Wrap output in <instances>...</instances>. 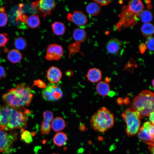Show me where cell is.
<instances>
[{
    "instance_id": "cell-1",
    "label": "cell",
    "mask_w": 154,
    "mask_h": 154,
    "mask_svg": "<svg viewBox=\"0 0 154 154\" xmlns=\"http://www.w3.org/2000/svg\"><path fill=\"white\" fill-rule=\"evenodd\" d=\"M19 111L6 104L0 108V125L6 131L20 129L24 130L27 125L28 117L26 115L29 112Z\"/></svg>"
},
{
    "instance_id": "cell-2",
    "label": "cell",
    "mask_w": 154,
    "mask_h": 154,
    "mask_svg": "<svg viewBox=\"0 0 154 154\" xmlns=\"http://www.w3.org/2000/svg\"><path fill=\"white\" fill-rule=\"evenodd\" d=\"M31 90L23 83L18 84L15 88L8 90L2 96L6 104L16 109L30 105L33 97Z\"/></svg>"
},
{
    "instance_id": "cell-3",
    "label": "cell",
    "mask_w": 154,
    "mask_h": 154,
    "mask_svg": "<svg viewBox=\"0 0 154 154\" xmlns=\"http://www.w3.org/2000/svg\"><path fill=\"white\" fill-rule=\"evenodd\" d=\"M154 93L145 90L141 91L133 100L130 108L137 112L141 119L149 116L154 112Z\"/></svg>"
},
{
    "instance_id": "cell-4",
    "label": "cell",
    "mask_w": 154,
    "mask_h": 154,
    "mask_svg": "<svg viewBox=\"0 0 154 154\" xmlns=\"http://www.w3.org/2000/svg\"><path fill=\"white\" fill-rule=\"evenodd\" d=\"M115 123L114 115L106 108H100L90 119L91 127L100 133H104L112 127Z\"/></svg>"
},
{
    "instance_id": "cell-5",
    "label": "cell",
    "mask_w": 154,
    "mask_h": 154,
    "mask_svg": "<svg viewBox=\"0 0 154 154\" xmlns=\"http://www.w3.org/2000/svg\"><path fill=\"white\" fill-rule=\"evenodd\" d=\"M122 117L126 125V132L127 135L130 137L137 134L141 127V119L139 114L128 108L122 113Z\"/></svg>"
},
{
    "instance_id": "cell-6",
    "label": "cell",
    "mask_w": 154,
    "mask_h": 154,
    "mask_svg": "<svg viewBox=\"0 0 154 154\" xmlns=\"http://www.w3.org/2000/svg\"><path fill=\"white\" fill-rule=\"evenodd\" d=\"M5 129L0 125V152L6 154L11 153L13 144L17 138L15 133H8Z\"/></svg>"
},
{
    "instance_id": "cell-7",
    "label": "cell",
    "mask_w": 154,
    "mask_h": 154,
    "mask_svg": "<svg viewBox=\"0 0 154 154\" xmlns=\"http://www.w3.org/2000/svg\"><path fill=\"white\" fill-rule=\"evenodd\" d=\"M42 96L45 100L49 102L59 100L63 96V92L60 87L56 84L50 83L44 88Z\"/></svg>"
},
{
    "instance_id": "cell-8",
    "label": "cell",
    "mask_w": 154,
    "mask_h": 154,
    "mask_svg": "<svg viewBox=\"0 0 154 154\" xmlns=\"http://www.w3.org/2000/svg\"><path fill=\"white\" fill-rule=\"evenodd\" d=\"M154 125L149 121L145 122L138 133L139 138L149 145H154Z\"/></svg>"
},
{
    "instance_id": "cell-9",
    "label": "cell",
    "mask_w": 154,
    "mask_h": 154,
    "mask_svg": "<svg viewBox=\"0 0 154 154\" xmlns=\"http://www.w3.org/2000/svg\"><path fill=\"white\" fill-rule=\"evenodd\" d=\"M56 5V2L53 0L37 1L33 2L32 4V7L37 9L43 17L50 15Z\"/></svg>"
},
{
    "instance_id": "cell-10",
    "label": "cell",
    "mask_w": 154,
    "mask_h": 154,
    "mask_svg": "<svg viewBox=\"0 0 154 154\" xmlns=\"http://www.w3.org/2000/svg\"><path fill=\"white\" fill-rule=\"evenodd\" d=\"M139 15L134 13L129 10L127 6L124 7L120 15L121 19L117 25V27L121 28L122 26L127 27L134 25L137 22Z\"/></svg>"
},
{
    "instance_id": "cell-11",
    "label": "cell",
    "mask_w": 154,
    "mask_h": 154,
    "mask_svg": "<svg viewBox=\"0 0 154 154\" xmlns=\"http://www.w3.org/2000/svg\"><path fill=\"white\" fill-rule=\"evenodd\" d=\"M63 54L62 46L56 43L49 44L47 47L45 58L48 61L58 60Z\"/></svg>"
},
{
    "instance_id": "cell-12",
    "label": "cell",
    "mask_w": 154,
    "mask_h": 154,
    "mask_svg": "<svg viewBox=\"0 0 154 154\" xmlns=\"http://www.w3.org/2000/svg\"><path fill=\"white\" fill-rule=\"evenodd\" d=\"M67 19L68 21L80 27L85 25L88 21L86 15L80 10H75L72 13H68Z\"/></svg>"
},
{
    "instance_id": "cell-13",
    "label": "cell",
    "mask_w": 154,
    "mask_h": 154,
    "mask_svg": "<svg viewBox=\"0 0 154 154\" xmlns=\"http://www.w3.org/2000/svg\"><path fill=\"white\" fill-rule=\"evenodd\" d=\"M122 43L118 39L114 38L110 39L107 43L106 50L110 53L114 55L118 54L122 50Z\"/></svg>"
},
{
    "instance_id": "cell-14",
    "label": "cell",
    "mask_w": 154,
    "mask_h": 154,
    "mask_svg": "<svg viewBox=\"0 0 154 154\" xmlns=\"http://www.w3.org/2000/svg\"><path fill=\"white\" fill-rule=\"evenodd\" d=\"M62 76V73L60 70L54 66L50 67L47 71V78L50 83L56 84L58 83L61 80Z\"/></svg>"
},
{
    "instance_id": "cell-15",
    "label": "cell",
    "mask_w": 154,
    "mask_h": 154,
    "mask_svg": "<svg viewBox=\"0 0 154 154\" xmlns=\"http://www.w3.org/2000/svg\"><path fill=\"white\" fill-rule=\"evenodd\" d=\"M102 76L101 71L96 68H93L89 69L86 75L88 80L92 83H96L99 82L102 79Z\"/></svg>"
},
{
    "instance_id": "cell-16",
    "label": "cell",
    "mask_w": 154,
    "mask_h": 154,
    "mask_svg": "<svg viewBox=\"0 0 154 154\" xmlns=\"http://www.w3.org/2000/svg\"><path fill=\"white\" fill-rule=\"evenodd\" d=\"M127 7L128 9L132 12L138 15H139L143 10L144 7L143 3L139 0L130 1Z\"/></svg>"
},
{
    "instance_id": "cell-17",
    "label": "cell",
    "mask_w": 154,
    "mask_h": 154,
    "mask_svg": "<svg viewBox=\"0 0 154 154\" xmlns=\"http://www.w3.org/2000/svg\"><path fill=\"white\" fill-rule=\"evenodd\" d=\"M50 125L51 128L55 132H58L63 130L66 126L64 120L60 117H57L53 119Z\"/></svg>"
},
{
    "instance_id": "cell-18",
    "label": "cell",
    "mask_w": 154,
    "mask_h": 154,
    "mask_svg": "<svg viewBox=\"0 0 154 154\" xmlns=\"http://www.w3.org/2000/svg\"><path fill=\"white\" fill-rule=\"evenodd\" d=\"M97 93L102 96H108L110 92V86L108 82L101 81L97 84L96 87Z\"/></svg>"
},
{
    "instance_id": "cell-19",
    "label": "cell",
    "mask_w": 154,
    "mask_h": 154,
    "mask_svg": "<svg viewBox=\"0 0 154 154\" xmlns=\"http://www.w3.org/2000/svg\"><path fill=\"white\" fill-rule=\"evenodd\" d=\"M72 36L76 42H84L87 37V33L83 29L78 28L73 32Z\"/></svg>"
},
{
    "instance_id": "cell-20",
    "label": "cell",
    "mask_w": 154,
    "mask_h": 154,
    "mask_svg": "<svg viewBox=\"0 0 154 154\" xmlns=\"http://www.w3.org/2000/svg\"><path fill=\"white\" fill-rule=\"evenodd\" d=\"M67 140V137L66 135L62 132L57 133L53 138L54 143L58 147L65 145Z\"/></svg>"
},
{
    "instance_id": "cell-21",
    "label": "cell",
    "mask_w": 154,
    "mask_h": 154,
    "mask_svg": "<svg viewBox=\"0 0 154 154\" xmlns=\"http://www.w3.org/2000/svg\"><path fill=\"white\" fill-rule=\"evenodd\" d=\"M51 28L53 33L57 36L62 35L66 31L65 25L63 23L59 21L53 23L51 25Z\"/></svg>"
},
{
    "instance_id": "cell-22",
    "label": "cell",
    "mask_w": 154,
    "mask_h": 154,
    "mask_svg": "<svg viewBox=\"0 0 154 154\" xmlns=\"http://www.w3.org/2000/svg\"><path fill=\"white\" fill-rule=\"evenodd\" d=\"M8 59L13 63H16L22 59L21 53L17 50L13 49L10 50L7 56Z\"/></svg>"
},
{
    "instance_id": "cell-23",
    "label": "cell",
    "mask_w": 154,
    "mask_h": 154,
    "mask_svg": "<svg viewBox=\"0 0 154 154\" xmlns=\"http://www.w3.org/2000/svg\"><path fill=\"white\" fill-rule=\"evenodd\" d=\"M100 6L95 2L88 3L86 7L87 13L90 15L95 16L98 15L100 11Z\"/></svg>"
},
{
    "instance_id": "cell-24",
    "label": "cell",
    "mask_w": 154,
    "mask_h": 154,
    "mask_svg": "<svg viewBox=\"0 0 154 154\" xmlns=\"http://www.w3.org/2000/svg\"><path fill=\"white\" fill-rule=\"evenodd\" d=\"M26 22L28 27L32 29L37 27L40 23V20L38 16L36 15H32L27 18Z\"/></svg>"
},
{
    "instance_id": "cell-25",
    "label": "cell",
    "mask_w": 154,
    "mask_h": 154,
    "mask_svg": "<svg viewBox=\"0 0 154 154\" xmlns=\"http://www.w3.org/2000/svg\"><path fill=\"white\" fill-rule=\"evenodd\" d=\"M154 26L150 23L143 24L141 28V31L143 35L145 37H150L154 33Z\"/></svg>"
},
{
    "instance_id": "cell-26",
    "label": "cell",
    "mask_w": 154,
    "mask_h": 154,
    "mask_svg": "<svg viewBox=\"0 0 154 154\" xmlns=\"http://www.w3.org/2000/svg\"><path fill=\"white\" fill-rule=\"evenodd\" d=\"M139 16L141 21L144 23H149L153 18L152 13L147 10H143L139 14Z\"/></svg>"
},
{
    "instance_id": "cell-27",
    "label": "cell",
    "mask_w": 154,
    "mask_h": 154,
    "mask_svg": "<svg viewBox=\"0 0 154 154\" xmlns=\"http://www.w3.org/2000/svg\"><path fill=\"white\" fill-rule=\"evenodd\" d=\"M51 122L48 120L43 119L40 129L42 134L46 135L50 132L51 128L50 124Z\"/></svg>"
},
{
    "instance_id": "cell-28",
    "label": "cell",
    "mask_w": 154,
    "mask_h": 154,
    "mask_svg": "<svg viewBox=\"0 0 154 154\" xmlns=\"http://www.w3.org/2000/svg\"><path fill=\"white\" fill-rule=\"evenodd\" d=\"M15 48L18 50H22L26 48L27 46V42L24 38L19 37L17 38L14 42Z\"/></svg>"
},
{
    "instance_id": "cell-29",
    "label": "cell",
    "mask_w": 154,
    "mask_h": 154,
    "mask_svg": "<svg viewBox=\"0 0 154 154\" xmlns=\"http://www.w3.org/2000/svg\"><path fill=\"white\" fill-rule=\"evenodd\" d=\"M21 139L27 144H29L33 141V139L31 133L27 130L22 131Z\"/></svg>"
},
{
    "instance_id": "cell-30",
    "label": "cell",
    "mask_w": 154,
    "mask_h": 154,
    "mask_svg": "<svg viewBox=\"0 0 154 154\" xmlns=\"http://www.w3.org/2000/svg\"><path fill=\"white\" fill-rule=\"evenodd\" d=\"M80 46V43L76 42L69 45L68 48L71 54L78 52Z\"/></svg>"
},
{
    "instance_id": "cell-31",
    "label": "cell",
    "mask_w": 154,
    "mask_h": 154,
    "mask_svg": "<svg viewBox=\"0 0 154 154\" xmlns=\"http://www.w3.org/2000/svg\"><path fill=\"white\" fill-rule=\"evenodd\" d=\"M154 38L151 37H148L145 42L147 48L151 51H154Z\"/></svg>"
},
{
    "instance_id": "cell-32",
    "label": "cell",
    "mask_w": 154,
    "mask_h": 154,
    "mask_svg": "<svg viewBox=\"0 0 154 154\" xmlns=\"http://www.w3.org/2000/svg\"><path fill=\"white\" fill-rule=\"evenodd\" d=\"M9 37L6 33H0V47L5 46L8 43Z\"/></svg>"
},
{
    "instance_id": "cell-33",
    "label": "cell",
    "mask_w": 154,
    "mask_h": 154,
    "mask_svg": "<svg viewBox=\"0 0 154 154\" xmlns=\"http://www.w3.org/2000/svg\"><path fill=\"white\" fill-rule=\"evenodd\" d=\"M8 19L7 15L5 13L0 12V27H3L6 25Z\"/></svg>"
},
{
    "instance_id": "cell-34",
    "label": "cell",
    "mask_w": 154,
    "mask_h": 154,
    "mask_svg": "<svg viewBox=\"0 0 154 154\" xmlns=\"http://www.w3.org/2000/svg\"><path fill=\"white\" fill-rule=\"evenodd\" d=\"M54 117L53 113L50 111L47 110L44 112L43 114L44 119L49 120L51 122L53 119Z\"/></svg>"
},
{
    "instance_id": "cell-35",
    "label": "cell",
    "mask_w": 154,
    "mask_h": 154,
    "mask_svg": "<svg viewBox=\"0 0 154 154\" xmlns=\"http://www.w3.org/2000/svg\"><path fill=\"white\" fill-rule=\"evenodd\" d=\"M33 85L36 86L37 87L42 88H44L46 86L44 82L40 79L35 80L34 82Z\"/></svg>"
},
{
    "instance_id": "cell-36",
    "label": "cell",
    "mask_w": 154,
    "mask_h": 154,
    "mask_svg": "<svg viewBox=\"0 0 154 154\" xmlns=\"http://www.w3.org/2000/svg\"><path fill=\"white\" fill-rule=\"evenodd\" d=\"M94 2L97 3L99 5L101 6H106L110 4L112 1V0H94Z\"/></svg>"
},
{
    "instance_id": "cell-37",
    "label": "cell",
    "mask_w": 154,
    "mask_h": 154,
    "mask_svg": "<svg viewBox=\"0 0 154 154\" xmlns=\"http://www.w3.org/2000/svg\"><path fill=\"white\" fill-rule=\"evenodd\" d=\"M147 47L145 44L144 43H141L139 46V49L140 52L143 54L145 51Z\"/></svg>"
},
{
    "instance_id": "cell-38",
    "label": "cell",
    "mask_w": 154,
    "mask_h": 154,
    "mask_svg": "<svg viewBox=\"0 0 154 154\" xmlns=\"http://www.w3.org/2000/svg\"><path fill=\"white\" fill-rule=\"evenodd\" d=\"M5 75V71L4 68L0 66V79Z\"/></svg>"
},
{
    "instance_id": "cell-39",
    "label": "cell",
    "mask_w": 154,
    "mask_h": 154,
    "mask_svg": "<svg viewBox=\"0 0 154 154\" xmlns=\"http://www.w3.org/2000/svg\"><path fill=\"white\" fill-rule=\"evenodd\" d=\"M149 121L152 124L154 125V112L150 113L149 116Z\"/></svg>"
},
{
    "instance_id": "cell-40",
    "label": "cell",
    "mask_w": 154,
    "mask_h": 154,
    "mask_svg": "<svg viewBox=\"0 0 154 154\" xmlns=\"http://www.w3.org/2000/svg\"><path fill=\"white\" fill-rule=\"evenodd\" d=\"M148 1V0L145 1V2L147 4H149L150 3L151 1H149V2Z\"/></svg>"
},
{
    "instance_id": "cell-41",
    "label": "cell",
    "mask_w": 154,
    "mask_h": 154,
    "mask_svg": "<svg viewBox=\"0 0 154 154\" xmlns=\"http://www.w3.org/2000/svg\"><path fill=\"white\" fill-rule=\"evenodd\" d=\"M152 85H153H153H154V80L153 79L152 81Z\"/></svg>"
},
{
    "instance_id": "cell-42",
    "label": "cell",
    "mask_w": 154,
    "mask_h": 154,
    "mask_svg": "<svg viewBox=\"0 0 154 154\" xmlns=\"http://www.w3.org/2000/svg\"><path fill=\"white\" fill-rule=\"evenodd\" d=\"M51 154H59V153H52Z\"/></svg>"
},
{
    "instance_id": "cell-43",
    "label": "cell",
    "mask_w": 154,
    "mask_h": 154,
    "mask_svg": "<svg viewBox=\"0 0 154 154\" xmlns=\"http://www.w3.org/2000/svg\"><path fill=\"white\" fill-rule=\"evenodd\" d=\"M0 121H1V117H0Z\"/></svg>"
},
{
    "instance_id": "cell-44",
    "label": "cell",
    "mask_w": 154,
    "mask_h": 154,
    "mask_svg": "<svg viewBox=\"0 0 154 154\" xmlns=\"http://www.w3.org/2000/svg\"></svg>"
}]
</instances>
